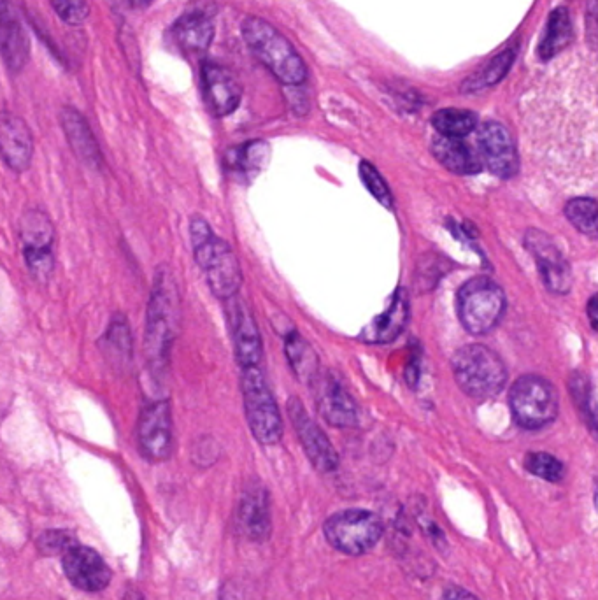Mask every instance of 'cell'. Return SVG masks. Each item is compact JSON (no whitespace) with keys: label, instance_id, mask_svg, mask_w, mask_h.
Wrapping results in <instances>:
<instances>
[{"label":"cell","instance_id":"1","mask_svg":"<svg viewBox=\"0 0 598 600\" xmlns=\"http://www.w3.org/2000/svg\"><path fill=\"white\" fill-rule=\"evenodd\" d=\"M181 322L178 285L169 267L160 265L155 272L150 302L146 311L144 355L153 376H164L169 367L172 344Z\"/></svg>","mask_w":598,"mask_h":600},{"label":"cell","instance_id":"2","mask_svg":"<svg viewBox=\"0 0 598 600\" xmlns=\"http://www.w3.org/2000/svg\"><path fill=\"white\" fill-rule=\"evenodd\" d=\"M190 237L195 262L206 274L211 292L221 300L235 297L243 285V271L230 244L216 236L200 216H193L190 222Z\"/></svg>","mask_w":598,"mask_h":600},{"label":"cell","instance_id":"3","mask_svg":"<svg viewBox=\"0 0 598 600\" xmlns=\"http://www.w3.org/2000/svg\"><path fill=\"white\" fill-rule=\"evenodd\" d=\"M243 37L258 60L285 83L300 85L307 78L306 64L302 62L293 44L276 27L262 18H246L243 23Z\"/></svg>","mask_w":598,"mask_h":600},{"label":"cell","instance_id":"4","mask_svg":"<svg viewBox=\"0 0 598 600\" xmlns=\"http://www.w3.org/2000/svg\"><path fill=\"white\" fill-rule=\"evenodd\" d=\"M451 367L456 385L472 399H493L504 390L507 383L504 360L483 344L462 346L451 360Z\"/></svg>","mask_w":598,"mask_h":600},{"label":"cell","instance_id":"5","mask_svg":"<svg viewBox=\"0 0 598 600\" xmlns=\"http://www.w3.org/2000/svg\"><path fill=\"white\" fill-rule=\"evenodd\" d=\"M456 311L463 329L472 336H485L499 325L506 311V293L488 276H477L456 293Z\"/></svg>","mask_w":598,"mask_h":600},{"label":"cell","instance_id":"6","mask_svg":"<svg viewBox=\"0 0 598 600\" xmlns=\"http://www.w3.org/2000/svg\"><path fill=\"white\" fill-rule=\"evenodd\" d=\"M241 390L251 434L264 446L278 444L283 437V418L260 367H244Z\"/></svg>","mask_w":598,"mask_h":600},{"label":"cell","instance_id":"7","mask_svg":"<svg viewBox=\"0 0 598 600\" xmlns=\"http://www.w3.org/2000/svg\"><path fill=\"white\" fill-rule=\"evenodd\" d=\"M323 534L334 550L360 557L378 546L385 525L376 513L367 509H344L328 518Z\"/></svg>","mask_w":598,"mask_h":600},{"label":"cell","instance_id":"8","mask_svg":"<svg viewBox=\"0 0 598 600\" xmlns=\"http://www.w3.org/2000/svg\"><path fill=\"white\" fill-rule=\"evenodd\" d=\"M509 406L514 422L521 429L539 430L555 422L560 399L555 386L537 374H525L516 379L509 392Z\"/></svg>","mask_w":598,"mask_h":600},{"label":"cell","instance_id":"9","mask_svg":"<svg viewBox=\"0 0 598 600\" xmlns=\"http://www.w3.org/2000/svg\"><path fill=\"white\" fill-rule=\"evenodd\" d=\"M137 446L146 460L165 462L174 451L171 404L167 399L144 404L137 420Z\"/></svg>","mask_w":598,"mask_h":600},{"label":"cell","instance_id":"10","mask_svg":"<svg viewBox=\"0 0 598 600\" xmlns=\"http://www.w3.org/2000/svg\"><path fill=\"white\" fill-rule=\"evenodd\" d=\"M525 246L535 258L542 281L549 292L555 295H567L572 290V269L560 246L548 232L528 229L525 234Z\"/></svg>","mask_w":598,"mask_h":600},{"label":"cell","instance_id":"11","mask_svg":"<svg viewBox=\"0 0 598 600\" xmlns=\"http://www.w3.org/2000/svg\"><path fill=\"white\" fill-rule=\"evenodd\" d=\"M288 413L304 453L314 469L323 474L334 472L339 467V455L327 434L318 427V423L314 422L311 416L307 415L306 409L297 397L288 400Z\"/></svg>","mask_w":598,"mask_h":600},{"label":"cell","instance_id":"12","mask_svg":"<svg viewBox=\"0 0 598 600\" xmlns=\"http://www.w3.org/2000/svg\"><path fill=\"white\" fill-rule=\"evenodd\" d=\"M225 313L237 362L243 369L258 367L264 353V344L250 309L235 295L232 299L225 300Z\"/></svg>","mask_w":598,"mask_h":600},{"label":"cell","instance_id":"13","mask_svg":"<svg viewBox=\"0 0 598 600\" xmlns=\"http://www.w3.org/2000/svg\"><path fill=\"white\" fill-rule=\"evenodd\" d=\"M311 386L316 397V408L328 425L337 429H351L358 425L360 409L348 390L335 379L334 374H318Z\"/></svg>","mask_w":598,"mask_h":600},{"label":"cell","instance_id":"14","mask_svg":"<svg viewBox=\"0 0 598 600\" xmlns=\"http://www.w3.org/2000/svg\"><path fill=\"white\" fill-rule=\"evenodd\" d=\"M479 150L488 171L500 179H511L520 171V157L511 132L499 122H488L479 130Z\"/></svg>","mask_w":598,"mask_h":600},{"label":"cell","instance_id":"15","mask_svg":"<svg viewBox=\"0 0 598 600\" xmlns=\"http://www.w3.org/2000/svg\"><path fill=\"white\" fill-rule=\"evenodd\" d=\"M65 576L72 585L85 592H100L111 583V569L97 551L74 544L62 555Z\"/></svg>","mask_w":598,"mask_h":600},{"label":"cell","instance_id":"16","mask_svg":"<svg viewBox=\"0 0 598 600\" xmlns=\"http://www.w3.org/2000/svg\"><path fill=\"white\" fill-rule=\"evenodd\" d=\"M235 525L239 534L250 541L260 543L271 536V500L264 485L246 486L235 513Z\"/></svg>","mask_w":598,"mask_h":600},{"label":"cell","instance_id":"17","mask_svg":"<svg viewBox=\"0 0 598 600\" xmlns=\"http://www.w3.org/2000/svg\"><path fill=\"white\" fill-rule=\"evenodd\" d=\"M0 158L13 172H25L34 158V139L20 116L0 113Z\"/></svg>","mask_w":598,"mask_h":600},{"label":"cell","instance_id":"18","mask_svg":"<svg viewBox=\"0 0 598 600\" xmlns=\"http://www.w3.org/2000/svg\"><path fill=\"white\" fill-rule=\"evenodd\" d=\"M0 57L13 72L29 64V36L11 0H0Z\"/></svg>","mask_w":598,"mask_h":600},{"label":"cell","instance_id":"19","mask_svg":"<svg viewBox=\"0 0 598 600\" xmlns=\"http://www.w3.org/2000/svg\"><path fill=\"white\" fill-rule=\"evenodd\" d=\"M202 93L209 111L220 118L232 115L243 95L234 74L213 62L202 65Z\"/></svg>","mask_w":598,"mask_h":600},{"label":"cell","instance_id":"20","mask_svg":"<svg viewBox=\"0 0 598 600\" xmlns=\"http://www.w3.org/2000/svg\"><path fill=\"white\" fill-rule=\"evenodd\" d=\"M409 318H411L409 295L406 288H399L393 293L388 309L365 327L364 332L360 334V339L369 344L393 343L406 330Z\"/></svg>","mask_w":598,"mask_h":600},{"label":"cell","instance_id":"21","mask_svg":"<svg viewBox=\"0 0 598 600\" xmlns=\"http://www.w3.org/2000/svg\"><path fill=\"white\" fill-rule=\"evenodd\" d=\"M60 122H62L65 137H67V141L71 144L72 151L76 153V157L88 169L99 172L102 169V165H104V158H102L99 143H97V139L93 136L92 129H90V125L86 122L85 116L81 115L78 109L67 106L60 113Z\"/></svg>","mask_w":598,"mask_h":600},{"label":"cell","instance_id":"22","mask_svg":"<svg viewBox=\"0 0 598 600\" xmlns=\"http://www.w3.org/2000/svg\"><path fill=\"white\" fill-rule=\"evenodd\" d=\"M432 155L439 164L458 176H474L483 171V164L467 143L456 137L437 136L432 141Z\"/></svg>","mask_w":598,"mask_h":600},{"label":"cell","instance_id":"23","mask_svg":"<svg viewBox=\"0 0 598 600\" xmlns=\"http://www.w3.org/2000/svg\"><path fill=\"white\" fill-rule=\"evenodd\" d=\"M100 350L114 371H125L134 357V337L127 318L118 313L107 327L106 334L100 339Z\"/></svg>","mask_w":598,"mask_h":600},{"label":"cell","instance_id":"24","mask_svg":"<svg viewBox=\"0 0 598 600\" xmlns=\"http://www.w3.org/2000/svg\"><path fill=\"white\" fill-rule=\"evenodd\" d=\"M172 37L186 53H204L213 43V20L206 13L181 16L178 22L172 25Z\"/></svg>","mask_w":598,"mask_h":600},{"label":"cell","instance_id":"25","mask_svg":"<svg viewBox=\"0 0 598 600\" xmlns=\"http://www.w3.org/2000/svg\"><path fill=\"white\" fill-rule=\"evenodd\" d=\"M269 157H271L269 144L264 141H251V143L228 150L225 155V165H227L228 172H232L234 176H239L244 181L246 179L250 181L251 178L257 176L258 172L264 171Z\"/></svg>","mask_w":598,"mask_h":600},{"label":"cell","instance_id":"26","mask_svg":"<svg viewBox=\"0 0 598 600\" xmlns=\"http://www.w3.org/2000/svg\"><path fill=\"white\" fill-rule=\"evenodd\" d=\"M55 236V227L44 211L30 208L23 213L20 220L23 251H53Z\"/></svg>","mask_w":598,"mask_h":600},{"label":"cell","instance_id":"27","mask_svg":"<svg viewBox=\"0 0 598 600\" xmlns=\"http://www.w3.org/2000/svg\"><path fill=\"white\" fill-rule=\"evenodd\" d=\"M285 351L293 374L302 383L311 386L316 376L320 374V360L311 348V344L307 343L297 330H292L286 336Z\"/></svg>","mask_w":598,"mask_h":600},{"label":"cell","instance_id":"28","mask_svg":"<svg viewBox=\"0 0 598 600\" xmlns=\"http://www.w3.org/2000/svg\"><path fill=\"white\" fill-rule=\"evenodd\" d=\"M514 60H516V48H507V50L502 51L463 83V92H481L485 88L497 85L502 79L506 78L507 72L514 64Z\"/></svg>","mask_w":598,"mask_h":600},{"label":"cell","instance_id":"29","mask_svg":"<svg viewBox=\"0 0 598 600\" xmlns=\"http://www.w3.org/2000/svg\"><path fill=\"white\" fill-rule=\"evenodd\" d=\"M570 36H572V22H570L569 11L565 8L555 9L549 16L548 27L539 46L541 58L549 60L558 55L569 44Z\"/></svg>","mask_w":598,"mask_h":600},{"label":"cell","instance_id":"30","mask_svg":"<svg viewBox=\"0 0 598 600\" xmlns=\"http://www.w3.org/2000/svg\"><path fill=\"white\" fill-rule=\"evenodd\" d=\"M432 123L441 136L462 139L476 130L477 116L467 109H441L435 113Z\"/></svg>","mask_w":598,"mask_h":600},{"label":"cell","instance_id":"31","mask_svg":"<svg viewBox=\"0 0 598 600\" xmlns=\"http://www.w3.org/2000/svg\"><path fill=\"white\" fill-rule=\"evenodd\" d=\"M565 216L581 234L597 237V202L591 197H576L565 206Z\"/></svg>","mask_w":598,"mask_h":600},{"label":"cell","instance_id":"32","mask_svg":"<svg viewBox=\"0 0 598 600\" xmlns=\"http://www.w3.org/2000/svg\"><path fill=\"white\" fill-rule=\"evenodd\" d=\"M569 392L574 397L577 409L583 416L584 423L588 429L595 434L597 430V415H595V399H593V388L586 374L574 372L569 378Z\"/></svg>","mask_w":598,"mask_h":600},{"label":"cell","instance_id":"33","mask_svg":"<svg viewBox=\"0 0 598 600\" xmlns=\"http://www.w3.org/2000/svg\"><path fill=\"white\" fill-rule=\"evenodd\" d=\"M525 469L537 478L549 481V483H560L565 478V465L558 458L544 453V451H534L528 453L525 457Z\"/></svg>","mask_w":598,"mask_h":600},{"label":"cell","instance_id":"34","mask_svg":"<svg viewBox=\"0 0 598 600\" xmlns=\"http://www.w3.org/2000/svg\"><path fill=\"white\" fill-rule=\"evenodd\" d=\"M358 171H360V179L364 181L365 188L369 190L371 195H374V199H378L379 204H383L385 208H392V190H390V186H388V183L383 179V176L379 174L378 169H376L371 162L364 160V162L360 164V169H358Z\"/></svg>","mask_w":598,"mask_h":600},{"label":"cell","instance_id":"35","mask_svg":"<svg viewBox=\"0 0 598 600\" xmlns=\"http://www.w3.org/2000/svg\"><path fill=\"white\" fill-rule=\"evenodd\" d=\"M55 13L69 25H79L90 15L86 0H50Z\"/></svg>","mask_w":598,"mask_h":600},{"label":"cell","instance_id":"36","mask_svg":"<svg viewBox=\"0 0 598 600\" xmlns=\"http://www.w3.org/2000/svg\"><path fill=\"white\" fill-rule=\"evenodd\" d=\"M74 544L76 541L67 530H48L39 537V550L46 555H58V553L64 555L65 551L72 548Z\"/></svg>","mask_w":598,"mask_h":600},{"label":"cell","instance_id":"37","mask_svg":"<svg viewBox=\"0 0 598 600\" xmlns=\"http://www.w3.org/2000/svg\"><path fill=\"white\" fill-rule=\"evenodd\" d=\"M441 600H479L474 593L467 592L465 588L460 586H449L442 593Z\"/></svg>","mask_w":598,"mask_h":600},{"label":"cell","instance_id":"38","mask_svg":"<svg viewBox=\"0 0 598 600\" xmlns=\"http://www.w3.org/2000/svg\"><path fill=\"white\" fill-rule=\"evenodd\" d=\"M420 355H413L411 357V364L407 365L406 379L409 385L416 386L420 381Z\"/></svg>","mask_w":598,"mask_h":600},{"label":"cell","instance_id":"39","mask_svg":"<svg viewBox=\"0 0 598 600\" xmlns=\"http://www.w3.org/2000/svg\"><path fill=\"white\" fill-rule=\"evenodd\" d=\"M597 304L598 300L595 295L588 302V316H590L591 329L597 330Z\"/></svg>","mask_w":598,"mask_h":600},{"label":"cell","instance_id":"40","mask_svg":"<svg viewBox=\"0 0 598 600\" xmlns=\"http://www.w3.org/2000/svg\"><path fill=\"white\" fill-rule=\"evenodd\" d=\"M148 2H150V0H130V4H134L137 8H139V6H144V4H148Z\"/></svg>","mask_w":598,"mask_h":600}]
</instances>
